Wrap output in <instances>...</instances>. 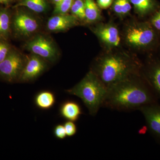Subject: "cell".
<instances>
[{"instance_id": "4316f807", "label": "cell", "mask_w": 160, "mask_h": 160, "mask_svg": "<svg viewBox=\"0 0 160 160\" xmlns=\"http://www.w3.org/2000/svg\"><path fill=\"white\" fill-rule=\"evenodd\" d=\"M52 1L55 4V6H56V5H57L58 4L61 2L62 0H52Z\"/></svg>"}, {"instance_id": "9a60e30c", "label": "cell", "mask_w": 160, "mask_h": 160, "mask_svg": "<svg viewBox=\"0 0 160 160\" xmlns=\"http://www.w3.org/2000/svg\"><path fill=\"white\" fill-rule=\"evenodd\" d=\"M86 19L88 22H94L100 17L98 6L93 0H84Z\"/></svg>"}, {"instance_id": "484cf974", "label": "cell", "mask_w": 160, "mask_h": 160, "mask_svg": "<svg viewBox=\"0 0 160 160\" xmlns=\"http://www.w3.org/2000/svg\"><path fill=\"white\" fill-rule=\"evenodd\" d=\"M98 5L102 9H106L111 6L113 0H97Z\"/></svg>"}, {"instance_id": "9c48e42d", "label": "cell", "mask_w": 160, "mask_h": 160, "mask_svg": "<svg viewBox=\"0 0 160 160\" xmlns=\"http://www.w3.org/2000/svg\"><path fill=\"white\" fill-rule=\"evenodd\" d=\"M13 26L16 31L24 36L31 35L39 27L38 23L34 18L22 11L16 15Z\"/></svg>"}, {"instance_id": "8fae6325", "label": "cell", "mask_w": 160, "mask_h": 160, "mask_svg": "<svg viewBox=\"0 0 160 160\" xmlns=\"http://www.w3.org/2000/svg\"><path fill=\"white\" fill-rule=\"evenodd\" d=\"M96 34L100 39L108 46L116 47L119 45L121 38L118 30L112 25H104L95 29Z\"/></svg>"}, {"instance_id": "277c9868", "label": "cell", "mask_w": 160, "mask_h": 160, "mask_svg": "<svg viewBox=\"0 0 160 160\" xmlns=\"http://www.w3.org/2000/svg\"><path fill=\"white\" fill-rule=\"evenodd\" d=\"M26 61L17 52H10L0 63V78L9 83L18 82Z\"/></svg>"}, {"instance_id": "2e32d148", "label": "cell", "mask_w": 160, "mask_h": 160, "mask_svg": "<svg viewBox=\"0 0 160 160\" xmlns=\"http://www.w3.org/2000/svg\"><path fill=\"white\" fill-rule=\"evenodd\" d=\"M137 12L141 15H145L154 9L155 4L153 0H130Z\"/></svg>"}, {"instance_id": "3957f363", "label": "cell", "mask_w": 160, "mask_h": 160, "mask_svg": "<svg viewBox=\"0 0 160 160\" xmlns=\"http://www.w3.org/2000/svg\"><path fill=\"white\" fill-rule=\"evenodd\" d=\"M69 94L79 98L94 116L102 106L107 92V87L92 71L88 72L80 82L66 90Z\"/></svg>"}, {"instance_id": "7a4b0ae2", "label": "cell", "mask_w": 160, "mask_h": 160, "mask_svg": "<svg viewBox=\"0 0 160 160\" xmlns=\"http://www.w3.org/2000/svg\"><path fill=\"white\" fill-rule=\"evenodd\" d=\"M138 66L130 58L119 54H109L101 58L92 71L106 87L136 75Z\"/></svg>"}, {"instance_id": "30bf717a", "label": "cell", "mask_w": 160, "mask_h": 160, "mask_svg": "<svg viewBox=\"0 0 160 160\" xmlns=\"http://www.w3.org/2000/svg\"><path fill=\"white\" fill-rule=\"evenodd\" d=\"M77 22V18L66 14H58L48 20L47 28L51 31H64L74 26Z\"/></svg>"}, {"instance_id": "8992f818", "label": "cell", "mask_w": 160, "mask_h": 160, "mask_svg": "<svg viewBox=\"0 0 160 160\" xmlns=\"http://www.w3.org/2000/svg\"><path fill=\"white\" fill-rule=\"evenodd\" d=\"M27 48L42 58L52 62L56 59V49L52 43L44 37L38 36L34 38L28 43Z\"/></svg>"}, {"instance_id": "5b68a950", "label": "cell", "mask_w": 160, "mask_h": 160, "mask_svg": "<svg viewBox=\"0 0 160 160\" xmlns=\"http://www.w3.org/2000/svg\"><path fill=\"white\" fill-rule=\"evenodd\" d=\"M155 38L154 30L148 24L134 25L127 29L126 42L129 45L138 48H145L151 45Z\"/></svg>"}, {"instance_id": "ba28073f", "label": "cell", "mask_w": 160, "mask_h": 160, "mask_svg": "<svg viewBox=\"0 0 160 160\" xmlns=\"http://www.w3.org/2000/svg\"><path fill=\"white\" fill-rule=\"evenodd\" d=\"M139 110L144 116L149 131L160 141V105L157 103L150 104Z\"/></svg>"}, {"instance_id": "603a6c76", "label": "cell", "mask_w": 160, "mask_h": 160, "mask_svg": "<svg viewBox=\"0 0 160 160\" xmlns=\"http://www.w3.org/2000/svg\"><path fill=\"white\" fill-rule=\"evenodd\" d=\"M55 137L58 139H64L67 137L64 125L58 124L54 127L53 130Z\"/></svg>"}, {"instance_id": "ffe728a7", "label": "cell", "mask_w": 160, "mask_h": 160, "mask_svg": "<svg viewBox=\"0 0 160 160\" xmlns=\"http://www.w3.org/2000/svg\"><path fill=\"white\" fill-rule=\"evenodd\" d=\"M72 12L75 16L81 19H86L84 0H76L71 8Z\"/></svg>"}, {"instance_id": "e0dca14e", "label": "cell", "mask_w": 160, "mask_h": 160, "mask_svg": "<svg viewBox=\"0 0 160 160\" xmlns=\"http://www.w3.org/2000/svg\"><path fill=\"white\" fill-rule=\"evenodd\" d=\"M16 6H25L38 13L43 12L47 8L45 0H22Z\"/></svg>"}, {"instance_id": "ac0fdd59", "label": "cell", "mask_w": 160, "mask_h": 160, "mask_svg": "<svg viewBox=\"0 0 160 160\" xmlns=\"http://www.w3.org/2000/svg\"><path fill=\"white\" fill-rule=\"evenodd\" d=\"M130 0H114L113 9L114 12L119 15L128 14L131 9Z\"/></svg>"}, {"instance_id": "4fadbf2b", "label": "cell", "mask_w": 160, "mask_h": 160, "mask_svg": "<svg viewBox=\"0 0 160 160\" xmlns=\"http://www.w3.org/2000/svg\"><path fill=\"white\" fill-rule=\"evenodd\" d=\"M55 101L54 93L48 90L40 91L37 94L34 98L36 106L43 110L51 109L54 106Z\"/></svg>"}, {"instance_id": "d6986e66", "label": "cell", "mask_w": 160, "mask_h": 160, "mask_svg": "<svg viewBox=\"0 0 160 160\" xmlns=\"http://www.w3.org/2000/svg\"><path fill=\"white\" fill-rule=\"evenodd\" d=\"M10 18L8 12L0 11V35H6L9 32L10 28Z\"/></svg>"}, {"instance_id": "6da1fadb", "label": "cell", "mask_w": 160, "mask_h": 160, "mask_svg": "<svg viewBox=\"0 0 160 160\" xmlns=\"http://www.w3.org/2000/svg\"><path fill=\"white\" fill-rule=\"evenodd\" d=\"M134 77L107 87L102 106L128 111L139 110L143 106L156 103L157 96L152 88L136 80Z\"/></svg>"}, {"instance_id": "83f0119b", "label": "cell", "mask_w": 160, "mask_h": 160, "mask_svg": "<svg viewBox=\"0 0 160 160\" xmlns=\"http://www.w3.org/2000/svg\"><path fill=\"white\" fill-rule=\"evenodd\" d=\"M9 0H0V3H7L9 2Z\"/></svg>"}, {"instance_id": "5bb4252c", "label": "cell", "mask_w": 160, "mask_h": 160, "mask_svg": "<svg viewBox=\"0 0 160 160\" xmlns=\"http://www.w3.org/2000/svg\"><path fill=\"white\" fill-rule=\"evenodd\" d=\"M148 77L152 89L160 98V63L152 65L148 71Z\"/></svg>"}, {"instance_id": "cb8c5ba5", "label": "cell", "mask_w": 160, "mask_h": 160, "mask_svg": "<svg viewBox=\"0 0 160 160\" xmlns=\"http://www.w3.org/2000/svg\"><path fill=\"white\" fill-rule=\"evenodd\" d=\"M10 52L9 46L7 43L0 42V63L7 57Z\"/></svg>"}, {"instance_id": "44dd1931", "label": "cell", "mask_w": 160, "mask_h": 160, "mask_svg": "<svg viewBox=\"0 0 160 160\" xmlns=\"http://www.w3.org/2000/svg\"><path fill=\"white\" fill-rule=\"evenodd\" d=\"M73 0H62L55 6L54 13L58 14H66L71 9Z\"/></svg>"}, {"instance_id": "7402d4cb", "label": "cell", "mask_w": 160, "mask_h": 160, "mask_svg": "<svg viewBox=\"0 0 160 160\" xmlns=\"http://www.w3.org/2000/svg\"><path fill=\"white\" fill-rule=\"evenodd\" d=\"M64 126L65 127L67 136L70 137L73 136L76 133L77 128L74 122L67 121L64 123Z\"/></svg>"}, {"instance_id": "52a82bcc", "label": "cell", "mask_w": 160, "mask_h": 160, "mask_svg": "<svg viewBox=\"0 0 160 160\" xmlns=\"http://www.w3.org/2000/svg\"><path fill=\"white\" fill-rule=\"evenodd\" d=\"M47 65L42 58L32 55L26 60V64L19 79L20 82L33 81L46 70Z\"/></svg>"}, {"instance_id": "7c38bea8", "label": "cell", "mask_w": 160, "mask_h": 160, "mask_svg": "<svg viewBox=\"0 0 160 160\" xmlns=\"http://www.w3.org/2000/svg\"><path fill=\"white\" fill-rule=\"evenodd\" d=\"M60 114L62 117L67 121L76 122L82 114L80 105L74 101H67L60 106Z\"/></svg>"}, {"instance_id": "d4e9b609", "label": "cell", "mask_w": 160, "mask_h": 160, "mask_svg": "<svg viewBox=\"0 0 160 160\" xmlns=\"http://www.w3.org/2000/svg\"><path fill=\"white\" fill-rule=\"evenodd\" d=\"M151 23L155 29L160 31V9L152 17Z\"/></svg>"}]
</instances>
